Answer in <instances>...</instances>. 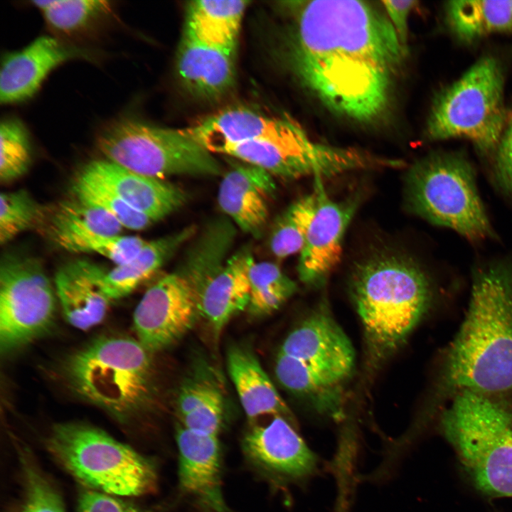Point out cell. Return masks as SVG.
I'll return each instance as SVG.
<instances>
[{
  "instance_id": "cell-1",
  "label": "cell",
  "mask_w": 512,
  "mask_h": 512,
  "mask_svg": "<svg viewBox=\"0 0 512 512\" xmlns=\"http://www.w3.org/2000/svg\"><path fill=\"white\" fill-rule=\"evenodd\" d=\"M286 6L287 59L302 87L344 119L361 125L382 121L407 52L382 5L311 0Z\"/></svg>"
},
{
  "instance_id": "cell-2",
  "label": "cell",
  "mask_w": 512,
  "mask_h": 512,
  "mask_svg": "<svg viewBox=\"0 0 512 512\" xmlns=\"http://www.w3.org/2000/svg\"><path fill=\"white\" fill-rule=\"evenodd\" d=\"M448 386L479 393L512 388V273L494 267L480 274L466 318L448 353Z\"/></svg>"
},
{
  "instance_id": "cell-3",
  "label": "cell",
  "mask_w": 512,
  "mask_h": 512,
  "mask_svg": "<svg viewBox=\"0 0 512 512\" xmlns=\"http://www.w3.org/2000/svg\"><path fill=\"white\" fill-rule=\"evenodd\" d=\"M350 292L364 333L368 363L375 367L405 341L427 311L428 280L410 259L380 254L359 262Z\"/></svg>"
},
{
  "instance_id": "cell-4",
  "label": "cell",
  "mask_w": 512,
  "mask_h": 512,
  "mask_svg": "<svg viewBox=\"0 0 512 512\" xmlns=\"http://www.w3.org/2000/svg\"><path fill=\"white\" fill-rule=\"evenodd\" d=\"M355 366L349 338L321 307L285 338L276 357L275 374L285 389L304 398L318 412L338 418Z\"/></svg>"
},
{
  "instance_id": "cell-5",
  "label": "cell",
  "mask_w": 512,
  "mask_h": 512,
  "mask_svg": "<svg viewBox=\"0 0 512 512\" xmlns=\"http://www.w3.org/2000/svg\"><path fill=\"white\" fill-rule=\"evenodd\" d=\"M149 354L137 339L100 336L69 356L64 375L79 397L127 422L142 411L151 397Z\"/></svg>"
},
{
  "instance_id": "cell-6",
  "label": "cell",
  "mask_w": 512,
  "mask_h": 512,
  "mask_svg": "<svg viewBox=\"0 0 512 512\" xmlns=\"http://www.w3.org/2000/svg\"><path fill=\"white\" fill-rule=\"evenodd\" d=\"M50 455L85 488L116 496H140L156 489L154 462L90 425L61 422L46 439Z\"/></svg>"
},
{
  "instance_id": "cell-7",
  "label": "cell",
  "mask_w": 512,
  "mask_h": 512,
  "mask_svg": "<svg viewBox=\"0 0 512 512\" xmlns=\"http://www.w3.org/2000/svg\"><path fill=\"white\" fill-rule=\"evenodd\" d=\"M442 424L476 488L491 496L512 497V415L484 394L462 390Z\"/></svg>"
},
{
  "instance_id": "cell-8",
  "label": "cell",
  "mask_w": 512,
  "mask_h": 512,
  "mask_svg": "<svg viewBox=\"0 0 512 512\" xmlns=\"http://www.w3.org/2000/svg\"><path fill=\"white\" fill-rule=\"evenodd\" d=\"M499 62L484 57L434 97L426 124L432 140L465 138L480 150L497 147L506 124Z\"/></svg>"
},
{
  "instance_id": "cell-9",
  "label": "cell",
  "mask_w": 512,
  "mask_h": 512,
  "mask_svg": "<svg viewBox=\"0 0 512 512\" xmlns=\"http://www.w3.org/2000/svg\"><path fill=\"white\" fill-rule=\"evenodd\" d=\"M405 198L415 214L468 239L491 233L472 168L460 154H433L415 163L406 176Z\"/></svg>"
},
{
  "instance_id": "cell-10",
  "label": "cell",
  "mask_w": 512,
  "mask_h": 512,
  "mask_svg": "<svg viewBox=\"0 0 512 512\" xmlns=\"http://www.w3.org/2000/svg\"><path fill=\"white\" fill-rule=\"evenodd\" d=\"M97 146L105 159L160 179L172 175H217L220 166L209 151L181 129L122 117L104 126Z\"/></svg>"
},
{
  "instance_id": "cell-11",
  "label": "cell",
  "mask_w": 512,
  "mask_h": 512,
  "mask_svg": "<svg viewBox=\"0 0 512 512\" xmlns=\"http://www.w3.org/2000/svg\"><path fill=\"white\" fill-rule=\"evenodd\" d=\"M53 287L33 258L6 256L0 269V350L8 355L45 335L56 309Z\"/></svg>"
},
{
  "instance_id": "cell-12",
  "label": "cell",
  "mask_w": 512,
  "mask_h": 512,
  "mask_svg": "<svg viewBox=\"0 0 512 512\" xmlns=\"http://www.w3.org/2000/svg\"><path fill=\"white\" fill-rule=\"evenodd\" d=\"M199 265L187 257L176 272L149 287L136 306L133 326L138 341L149 352L160 351L179 339L200 315Z\"/></svg>"
},
{
  "instance_id": "cell-13",
  "label": "cell",
  "mask_w": 512,
  "mask_h": 512,
  "mask_svg": "<svg viewBox=\"0 0 512 512\" xmlns=\"http://www.w3.org/2000/svg\"><path fill=\"white\" fill-rule=\"evenodd\" d=\"M314 182L316 206L297 272L303 283L319 287L340 260L343 238L358 203L357 198L333 201L324 189L322 178L314 177Z\"/></svg>"
},
{
  "instance_id": "cell-14",
  "label": "cell",
  "mask_w": 512,
  "mask_h": 512,
  "mask_svg": "<svg viewBox=\"0 0 512 512\" xmlns=\"http://www.w3.org/2000/svg\"><path fill=\"white\" fill-rule=\"evenodd\" d=\"M242 450L258 471L272 479L294 480L310 474L316 457L289 421L280 416L244 435Z\"/></svg>"
},
{
  "instance_id": "cell-15",
  "label": "cell",
  "mask_w": 512,
  "mask_h": 512,
  "mask_svg": "<svg viewBox=\"0 0 512 512\" xmlns=\"http://www.w3.org/2000/svg\"><path fill=\"white\" fill-rule=\"evenodd\" d=\"M176 438L181 494L208 512H231L222 491V454L218 436L181 426Z\"/></svg>"
},
{
  "instance_id": "cell-16",
  "label": "cell",
  "mask_w": 512,
  "mask_h": 512,
  "mask_svg": "<svg viewBox=\"0 0 512 512\" xmlns=\"http://www.w3.org/2000/svg\"><path fill=\"white\" fill-rule=\"evenodd\" d=\"M85 50L41 36L20 50L7 53L0 72V102H20L31 97L57 66L75 58H89Z\"/></svg>"
},
{
  "instance_id": "cell-17",
  "label": "cell",
  "mask_w": 512,
  "mask_h": 512,
  "mask_svg": "<svg viewBox=\"0 0 512 512\" xmlns=\"http://www.w3.org/2000/svg\"><path fill=\"white\" fill-rule=\"evenodd\" d=\"M80 173L154 222L178 209L186 200L180 188L164 179L136 173L107 159L89 162Z\"/></svg>"
},
{
  "instance_id": "cell-18",
  "label": "cell",
  "mask_w": 512,
  "mask_h": 512,
  "mask_svg": "<svg viewBox=\"0 0 512 512\" xmlns=\"http://www.w3.org/2000/svg\"><path fill=\"white\" fill-rule=\"evenodd\" d=\"M106 274L85 260L70 262L58 270L57 299L65 319L73 327L87 331L105 319L112 302L105 289Z\"/></svg>"
},
{
  "instance_id": "cell-19",
  "label": "cell",
  "mask_w": 512,
  "mask_h": 512,
  "mask_svg": "<svg viewBox=\"0 0 512 512\" xmlns=\"http://www.w3.org/2000/svg\"><path fill=\"white\" fill-rule=\"evenodd\" d=\"M297 124L285 117L234 107L209 115L181 130L210 152L218 153L228 145L284 135Z\"/></svg>"
},
{
  "instance_id": "cell-20",
  "label": "cell",
  "mask_w": 512,
  "mask_h": 512,
  "mask_svg": "<svg viewBox=\"0 0 512 512\" xmlns=\"http://www.w3.org/2000/svg\"><path fill=\"white\" fill-rule=\"evenodd\" d=\"M218 189L220 207L245 233L257 235L268 217V201L275 191L272 175L245 163L233 164Z\"/></svg>"
},
{
  "instance_id": "cell-21",
  "label": "cell",
  "mask_w": 512,
  "mask_h": 512,
  "mask_svg": "<svg viewBox=\"0 0 512 512\" xmlns=\"http://www.w3.org/2000/svg\"><path fill=\"white\" fill-rule=\"evenodd\" d=\"M253 262L249 251L240 250L225 261L201 287L200 315L208 323L215 336H219L233 316L248 307V271Z\"/></svg>"
},
{
  "instance_id": "cell-22",
  "label": "cell",
  "mask_w": 512,
  "mask_h": 512,
  "mask_svg": "<svg viewBox=\"0 0 512 512\" xmlns=\"http://www.w3.org/2000/svg\"><path fill=\"white\" fill-rule=\"evenodd\" d=\"M235 56L183 36L177 53V70L183 87L194 97L216 100L235 81Z\"/></svg>"
},
{
  "instance_id": "cell-23",
  "label": "cell",
  "mask_w": 512,
  "mask_h": 512,
  "mask_svg": "<svg viewBox=\"0 0 512 512\" xmlns=\"http://www.w3.org/2000/svg\"><path fill=\"white\" fill-rule=\"evenodd\" d=\"M227 366L241 405L250 419L265 415L286 419L290 416L289 408L250 350L231 347L227 355Z\"/></svg>"
},
{
  "instance_id": "cell-24",
  "label": "cell",
  "mask_w": 512,
  "mask_h": 512,
  "mask_svg": "<svg viewBox=\"0 0 512 512\" xmlns=\"http://www.w3.org/2000/svg\"><path fill=\"white\" fill-rule=\"evenodd\" d=\"M247 1H193L187 6L183 36L235 54Z\"/></svg>"
},
{
  "instance_id": "cell-25",
  "label": "cell",
  "mask_w": 512,
  "mask_h": 512,
  "mask_svg": "<svg viewBox=\"0 0 512 512\" xmlns=\"http://www.w3.org/2000/svg\"><path fill=\"white\" fill-rule=\"evenodd\" d=\"M38 226L54 243L73 237L119 235L123 228L102 209L75 197L44 208Z\"/></svg>"
},
{
  "instance_id": "cell-26",
  "label": "cell",
  "mask_w": 512,
  "mask_h": 512,
  "mask_svg": "<svg viewBox=\"0 0 512 512\" xmlns=\"http://www.w3.org/2000/svg\"><path fill=\"white\" fill-rule=\"evenodd\" d=\"M194 232L195 228L188 227L176 233L146 242L133 258L107 272L105 289L108 297L114 301L129 294L160 268Z\"/></svg>"
},
{
  "instance_id": "cell-27",
  "label": "cell",
  "mask_w": 512,
  "mask_h": 512,
  "mask_svg": "<svg viewBox=\"0 0 512 512\" xmlns=\"http://www.w3.org/2000/svg\"><path fill=\"white\" fill-rule=\"evenodd\" d=\"M446 14L453 33L465 42L512 31L511 1H452L446 5Z\"/></svg>"
},
{
  "instance_id": "cell-28",
  "label": "cell",
  "mask_w": 512,
  "mask_h": 512,
  "mask_svg": "<svg viewBox=\"0 0 512 512\" xmlns=\"http://www.w3.org/2000/svg\"><path fill=\"white\" fill-rule=\"evenodd\" d=\"M182 426L199 433L218 436L223 414V397L213 383L196 380L186 385L178 397Z\"/></svg>"
},
{
  "instance_id": "cell-29",
  "label": "cell",
  "mask_w": 512,
  "mask_h": 512,
  "mask_svg": "<svg viewBox=\"0 0 512 512\" xmlns=\"http://www.w3.org/2000/svg\"><path fill=\"white\" fill-rule=\"evenodd\" d=\"M32 4L42 12L53 31L65 36L86 31L112 11L107 1L44 0Z\"/></svg>"
},
{
  "instance_id": "cell-30",
  "label": "cell",
  "mask_w": 512,
  "mask_h": 512,
  "mask_svg": "<svg viewBox=\"0 0 512 512\" xmlns=\"http://www.w3.org/2000/svg\"><path fill=\"white\" fill-rule=\"evenodd\" d=\"M250 314L261 316L277 310L297 291L296 283L275 264L253 263L248 271Z\"/></svg>"
},
{
  "instance_id": "cell-31",
  "label": "cell",
  "mask_w": 512,
  "mask_h": 512,
  "mask_svg": "<svg viewBox=\"0 0 512 512\" xmlns=\"http://www.w3.org/2000/svg\"><path fill=\"white\" fill-rule=\"evenodd\" d=\"M316 206L314 191L295 201L279 215L270 238V248L275 256L284 258L302 251Z\"/></svg>"
},
{
  "instance_id": "cell-32",
  "label": "cell",
  "mask_w": 512,
  "mask_h": 512,
  "mask_svg": "<svg viewBox=\"0 0 512 512\" xmlns=\"http://www.w3.org/2000/svg\"><path fill=\"white\" fill-rule=\"evenodd\" d=\"M73 191L74 197L102 209L118 220L123 228L139 230L154 222L149 216L129 206L105 186L80 172L75 179Z\"/></svg>"
},
{
  "instance_id": "cell-33",
  "label": "cell",
  "mask_w": 512,
  "mask_h": 512,
  "mask_svg": "<svg viewBox=\"0 0 512 512\" xmlns=\"http://www.w3.org/2000/svg\"><path fill=\"white\" fill-rule=\"evenodd\" d=\"M16 450L23 478L26 511L65 512L60 494L30 450L26 447H18Z\"/></svg>"
},
{
  "instance_id": "cell-34",
  "label": "cell",
  "mask_w": 512,
  "mask_h": 512,
  "mask_svg": "<svg viewBox=\"0 0 512 512\" xmlns=\"http://www.w3.org/2000/svg\"><path fill=\"white\" fill-rule=\"evenodd\" d=\"M31 146L27 130L17 119L6 118L0 125V180L11 182L28 170Z\"/></svg>"
},
{
  "instance_id": "cell-35",
  "label": "cell",
  "mask_w": 512,
  "mask_h": 512,
  "mask_svg": "<svg viewBox=\"0 0 512 512\" xmlns=\"http://www.w3.org/2000/svg\"><path fill=\"white\" fill-rule=\"evenodd\" d=\"M0 242L6 244L19 233L38 226L44 212L25 190L1 193Z\"/></svg>"
},
{
  "instance_id": "cell-36",
  "label": "cell",
  "mask_w": 512,
  "mask_h": 512,
  "mask_svg": "<svg viewBox=\"0 0 512 512\" xmlns=\"http://www.w3.org/2000/svg\"><path fill=\"white\" fill-rule=\"evenodd\" d=\"M146 242L137 236L91 235L65 238L55 244L69 252L97 253L118 265L133 258Z\"/></svg>"
},
{
  "instance_id": "cell-37",
  "label": "cell",
  "mask_w": 512,
  "mask_h": 512,
  "mask_svg": "<svg viewBox=\"0 0 512 512\" xmlns=\"http://www.w3.org/2000/svg\"><path fill=\"white\" fill-rule=\"evenodd\" d=\"M77 512H154L116 496L85 488L80 492Z\"/></svg>"
},
{
  "instance_id": "cell-38",
  "label": "cell",
  "mask_w": 512,
  "mask_h": 512,
  "mask_svg": "<svg viewBox=\"0 0 512 512\" xmlns=\"http://www.w3.org/2000/svg\"><path fill=\"white\" fill-rule=\"evenodd\" d=\"M496 148V179L503 189L512 193V117L506 124Z\"/></svg>"
},
{
  "instance_id": "cell-39",
  "label": "cell",
  "mask_w": 512,
  "mask_h": 512,
  "mask_svg": "<svg viewBox=\"0 0 512 512\" xmlns=\"http://www.w3.org/2000/svg\"><path fill=\"white\" fill-rule=\"evenodd\" d=\"M417 1H382L380 4L402 46L407 49L409 16Z\"/></svg>"
},
{
  "instance_id": "cell-40",
  "label": "cell",
  "mask_w": 512,
  "mask_h": 512,
  "mask_svg": "<svg viewBox=\"0 0 512 512\" xmlns=\"http://www.w3.org/2000/svg\"><path fill=\"white\" fill-rule=\"evenodd\" d=\"M20 512H26V511L25 508H23L22 510H21Z\"/></svg>"
},
{
  "instance_id": "cell-41",
  "label": "cell",
  "mask_w": 512,
  "mask_h": 512,
  "mask_svg": "<svg viewBox=\"0 0 512 512\" xmlns=\"http://www.w3.org/2000/svg\"><path fill=\"white\" fill-rule=\"evenodd\" d=\"M511 438H512V426H511Z\"/></svg>"
},
{
  "instance_id": "cell-42",
  "label": "cell",
  "mask_w": 512,
  "mask_h": 512,
  "mask_svg": "<svg viewBox=\"0 0 512 512\" xmlns=\"http://www.w3.org/2000/svg\"><path fill=\"white\" fill-rule=\"evenodd\" d=\"M511 3H512V1H511Z\"/></svg>"
}]
</instances>
